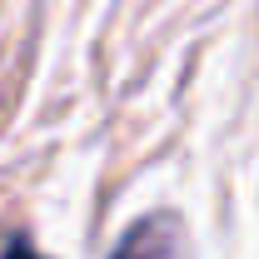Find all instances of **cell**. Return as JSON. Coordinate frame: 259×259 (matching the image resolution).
<instances>
[{
  "label": "cell",
  "instance_id": "obj_1",
  "mask_svg": "<svg viewBox=\"0 0 259 259\" xmlns=\"http://www.w3.org/2000/svg\"><path fill=\"white\" fill-rule=\"evenodd\" d=\"M110 259H185V229L175 214H145L125 229Z\"/></svg>",
  "mask_w": 259,
  "mask_h": 259
},
{
  "label": "cell",
  "instance_id": "obj_2",
  "mask_svg": "<svg viewBox=\"0 0 259 259\" xmlns=\"http://www.w3.org/2000/svg\"><path fill=\"white\" fill-rule=\"evenodd\" d=\"M0 259H45V254H35L30 244H25V239H10V244H5V254Z\"/></svg>",
  "mask_w": 259,
  "mask_h": 259
}]
</instances>
